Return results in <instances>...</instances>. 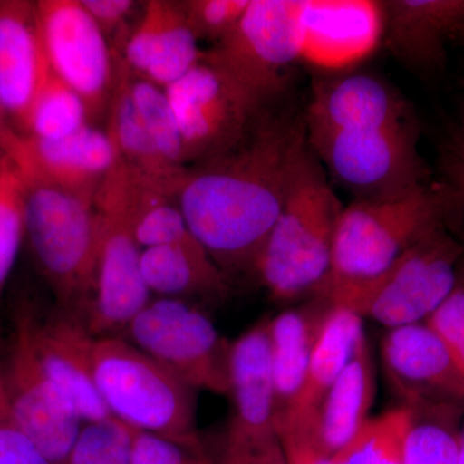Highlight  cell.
<instances>
[{
	"label": "cell",
	"mask_w": 464,
	"mask_h": 464,
	"mask_svg": "<svg viewBox=\"0 0 464 464\" xmlns=\"http://www.w3.org/2000/svg\"><path fill=\"white\" fill-rule=\"evenodd\" d=\"M306 141L304 116H266L239 146L188 169L177 203L192 235L225 274L252 270Z\"/></svg>",
	"instance_id": "6da1fadb"
},
{
	"label": "cell",
	"mask_w": 464,
	"mask_h": 464,
	"mask_svg": "<svg viewBox=\"0 0 464 464\" xmlns=\"http://www.w3.org/2000/svg\"><path fill=\"white\" fill-rule=\"evenodd\" d=\"M343 204L308 140L293 167L282 210L252 271L275 301L315 295L331 271Z\"/></svg>",
	"instance_id": "7a4b0ae2"
},
{
	"label": "cell",
	"mask_w": 464,
	"mask_h": 464,
	"mask_svg": "<svg viewBox=\"0 0 464 464\" xmlns=\"http://www.w3.org/2000/svg\"><path fill=\"white\" fill-rule=\"evenodd\" d=\"M8 132V130H7ZM23 181L25 237L58 306L83 319L96 271L97 227L93 199L42 176L7 140Z\"/></svg>",
	"instance_id": "3957f363"
},
{
	"label": "cell",
	"mask_w": 464,
	"mask_h": 464,
	"mask_svg": "<svg viewBox=\"0 0 464 464\" xmlns=\"http://www.w3.org/2000/svg\"><path fill=\"white\" fill-rule=\"evenodd\" d=\"M456 210V192L445 181L430 182L399 197L344 206L331 271L315 295L377 276L429 232L451 224Z\"/></svg>",
	"instance_id": "277c9868"
},
{
	"label": "cell",
	"mask_w": 464,
	"mask_h": 464,
	"mask_svg": "<svg viewBox=\"0 0 464 464\" xmlns=\"http://www.w3.org/2000/svg\"><path fill=\"white\" fill-rule=\"evenodd\" d=\"M92 373L103 404L116 420L136 431L204 451L197 430L195 390L130 341L121 335L94 338Z\"/></svg>",
	"instance_id": "5b68a950"
},
{
	"label": "cell",
	"mask_w": 464,
	"mask_h": 464,
	"mask_svg": "<svg viewBox=\"0 0 464 464\" xmlns=\"http://www.w3.org/2000/svg\"><path fill=\"white\" fill-rule=\"evenodd\" d=\"M464 265V241L442 225L417 241L377 276L325 290L326 299L360 319L387 329L424 323L457 285Z\"/></svg>",
	"instance_id": "8992f818"
},
{
	"label": "cell",
	"mask_w": 464,
	"mask_h": 464,
	"mask_svg": "<svg viewBox=\"0 0 464 464\" xmlns=\"http://www.w3.org/2000/svg\"><path fill=\"white\" fill-rule=\"evenodd\" d=\"M93 207L96 271L83 322L93 337H116L151 301L134 235L132 173L121 159L101 183Z\"/></svg>",
	"instance_id": "52a82bcc"
},
{
	"label": "cell",
	"mask_w": 464,
	"mask_h": 464,
	"mask_svg": "<svg viewBox=\"0 0 464 464\" xmlns=\"http://www.w3.org/2000/svg\"><path fill=\"white\" fill-rule=\"evenodd\" d=\"M306 7L302 0H250L234 32L204 60L267 105L285 91L290 67L306 50Z\"/></svg>",
	"instance_id": "ba28073f"
},
{
	"label": "cell",
	"mask_w": 464,
	"mask_h": 464,
	"mask_svg": "<svg viewBox=\"0 0 464 464\" xmlns=\"http://www.w3.org/2000/svg\"><path fill=\"white\" fill-rule=\"evenodd\" d=\"M328 174L353 200L387 199L432 182L418 150L414 121L380 128L307 134Z\"/></svg>",
	"instance_id": "9c48e42d"
},
{
	"label": "cell",
	"mask_w": 464,
	"mask_h": 464,
	"mask_svg": "<svg viewBox=\"0 0 464 464\" xmlns=\"http://www.w3.org/2000/svg\"><path fill=\"white\" fill-rule=\"evenodd\" d=\"M124 333L125 340L195 391L227 395L231 343L199 308L182 299L158 298L149 302Z\"/></svg>",
	"instance_id": "30bf717a"
},
{
	"label": "cell",
	"mask_w": 464,
	"mask_h": 464,
	"mask_svg": "<svg viewBox=\"0 0 464 464\" xmlns=\"http://www.w3.org/2000/svg\"><path fill=\"white\" fill-rule=\"evenodd\" d=\"M166 92L179 121L186 166L206 163L239 146L265 108L206 60Z\"/></svg>",
	"instance_id": "8fae6325"
},
{
	"label": "cell",
	"mask_w": 464,
	"mask_h": 464,
	"mask_svg": "<svg viewBox=\"0 0 464 464\" xmlns=\"http://www.w3.org/2000/svg\"><path fill=\"white\" fill-rule=\"evenodd\" d=\"M39 24L52 72L83 99L90 121L108 115L115 56L81 0H41Z\"/></svg>",
	"instance_id": "7c38bea8"
},
{
	"label": "cell",
	"mask_w": 464,
	"mask_h": 464,
	"mask_svg": "<svg viewBox=\"0 0 464 464\" xmlns=\"http://www.w3.org/2000/svg\"><path fill=\"white\" fill-rule=\"evenodd\" d=\"M384 375L408 408H464L462 366L426 322L387 329L381 342Z\"/></svg>",
	"instance_id": "4fadbf2b"
},
{
	"label": "cell",
	"mask_w": 464,
	"mask_h": 464,
	"mask_svg": "<svg viewBox=\"0 0 464 464\" xmlns=\"http://www.w3.org/2000/svg\"><path fill=\"white\" fill-rule=\"evenodd\" d=\"M12 420L53 464H65L83 420L42 371L20 324L5 375Z\"/></svg>",
	"instance_id": "5bb4252c"
},
{
	"label": "cell",
	"mask_w": 464,
	"mask_h": 464,
	"mask_svg": "<svg viewBox=\"0 0 464 464\" xmlns=\"http://www.w3.org/2000/svg\"><path fill=\"white\" fill-rule=\"evenodd\" d=\"M17 324L25 331L48 380L74 406L83 423L112 417L103 404L92 373L94 338L81 316L60 310L47 317L24 314Z\"/></svg>",
	"instance_id": "9a60e30c"
},
{
	"label": "cell",
	"mask_w": 464,
	"mask_h": 464,
	"mask_svg": "<svg viewBox=\"0 0 464 464\" xmlns=\"http://www.w3.org/2000/svg\"><path fill=\"white\" fill-rule=\"evenodd\" d=\"M115 52L134 75L164 90L206 56L181 2L169 0L146 2L139 23Z\"/></svg>",
	"instance_id": "2e32d148"
},
{
	"label": "cell",
	"mask_w": 464,
	"mask_h": 464,
	"mask_svg": "<svg viewBox=\"0 0 464 464\" xmlns=\"http://www.w3.org/2000/svg\"><path fill=\"white\" fill-rule=\"evenodd\" d=\"M227 395L231 398L232 413L225 442L248 444L277 438L267 320L232 342Z\"/></svg>",
	"instance_id": "e0dca14e"
},
{
	"label": "cell",
	"mask_w": 464,
	"mask_h": 464,
	"mask_svg": "<svg viewBox=\"0 0 464 464\" xmlns=\"http://www.w3.org/2000/svg\"><path fill=\"white\" fill-rule=\"evenodd\" d=\"M48 72L36 2L0 0V103L16 132L25 134Z\"/></svg>",
	"instance_id": "ac0fdd59"
},
{
	"label": "cell",
	"mask_w": 464,
	"mask_h": 464,
	"mask_svg": "<svg viewBox=\"0 0 464 464\" xmlns=\"http://www.w3.org/2000/svg\"><path fill=\"white\" fill-rule=\"evenodd\" d=\"M307 134L353 132L395 127L413 121L399 92L365 72L319 82L304 115Z\"/></svg>",
	"instance_id": "d6986e66"
},
{
	"label": "cell",
	"mask_w": 464,
	"mask_h": 464,
	"mask_svg": "<svg viewBox=\"0 0 464 464\" xmlns=\"http://www.w3.org/2000/svg\"><path fill=\"white\" fill-rule=\"evenodd\" d=\"M380 8L395 56L424 78L441 74L449 43L464 32V0H389Z\"/></svg>",
	"instance_id": "ffe728a7"
},
{
	"label": "cell",
	"mask_w": 464,
	"mask_h": 464,
	"mask_svg": "<svg viewBox=\"0 0 464 464\" xmlns=\"http://www.w3.org/2000/svg\"><path fill=\"white\" fill-rule=\"evenodd\" d=\"M7 140L45 179L90 199H94L119 160L108 132L91 124L54 141L33 139L9 128Z\"/></svg>",
	"instance_id": "44dd1931"
},
{
	"label": "cell",
	"mask_w": 464,
	"mask_h": 464,
	"mask_svg": "<svg viewBox=\"0 0 464 464\" xmlns=\"http://www.w3.org/2000/svg\"><path fill=\"white\" fill-rule=\"evenodd\" d=\"M375 391L374 359L364 332L314 420L311 432L326 457L332 459L371 420L369 411L373 406Z\"/></svg>",
	"instance_id": "7402d4cb"
},
{
	"label": "cell",
	"mask_w": 464,
	"mask_h": 464,
	"mask_svg": "<svg viewBox=\"0 0 464 464\" xmlns=\"http://www.w3.org/2000/svg\"><path fill=\"white\" fill-rule=\"evenodd\" d=\"M364 332L359 316L346 308L332 304L314 348L304 383L285 413L277 420L276 432L280 429L313 430L317 409L343 371L357 340Z\"/></svg>",
	"instance_id": "603a6c76"
},
{
	"label": "cell",
	"mask_w": 464,
	"mask_h": 464,
	"mask_svg": "<svg viewBox=\"0 0 464 464\" xmlns=\"http://www.w3.org/2000/svg\"><path fill=\"white\" fill-rule=\"evenodd\" d=\"M331 307L326 299L313 297L304 306L289 308L273 319H267L276 423L304 383L314 348Z\"/></svg>",
	"instance_id": "cb8c5ba5"
},
{
	"label": "cell",
	"mask_w": 464,
	"mask_h": 464,
	"mask_svg": "<svg viewBox=\"0 0 464 464\" xmlns=\"http://www.w3.org/2000/svg\"><path fill=\"white\" fill-rule=\"evenodd\" d=\"M114 56L115 84L106 132L125 166L176 198L188 168L173 166L155 145L134 105L130 90V70L115 51Z\"/></svg>",
	"instance_id": "d4e9b609"
},
{
	"label": "cell",
	"mask_w": 464,
	"mask_h": 464,
	"mask_svg": "<svg viewBox=\"0 0 464 464\" xmlns=\"http://www.w3.org/2000/svg\"><path fill=\"white\" fill-rule=\"evenodd\" d=\"M141 273L150 293L160 298L219 295L227 283L226 274L203 249L158 246L142 249Z\"/></svg>",
	"instance_id": "484cf974"
},
{
	"label": "cell",
	"mask_w": 464,
	"mask_h": 464,
	"mask_svg": "<svg viewBox=\"0 0 464 464\" xmlns=\"http://www.w3.org/2000/svg\"><path fill=\"white\" fill-rule=\"evenodd\" d=\"M411 411L402 464H458L464 408L422 405Z\"/></svg>",
	"instance_id": "4316f807"
},
{
	"label": "cell",
	"mask_w": 464,
	"mask_h": 464,
	"mask_svg": "<svg viewBox=\"0 0 464 464\" xmlns=\"http://www.w3.org/2000/svg\"><path fill=\"white\" fill-rule=\"evenodd\" d=\"M90 125L83 99L50 67L34 101L25 136L44 141L66 139Z\"/></svg>",
	"instance_id": "83f0119b"
},
{
	"label": "cell",
	"mask_w": 464,
	"mask_h": 464,
	"mask_svg": "<svg viewBox=\"0 0 464 464\" xmlns=\"http://www.w3.org/2000/svg\"><path fill=\"white\" fill-rule=\"evenodd\" d=\"M411 414V408L401 405L371 418L356 438L332 458L331 464H402Z\"/></svg>",
	"instance_id": "f1b7e54d"
},
{
	"label": "cell",
	"mask_w": 464,
	"mask_h": 464,
	"mask_svg": "<svg viewBox=\"0 0 464 464\" xmlns=\"http://www.w3.org/2000/svg\"><path fill=\"white\" fill-rule=\"evenodd\" d=\"M130 90L140 118L163 157L173 166L188 168L179 121L166 90L134 75L130 70Z\"/></svg>",
	"instance_id": "f546056e"
},
{
	"label": "cell",
	"mask_w": 464,
	"mask_h": 464,
	"mask_svg": "<svg viewBox=\"0 0 464 464\" xmlns=\"http://www.w3.org/2000/svg\"><path fill=\"white\" fill-rule=\"evenodd\" d=\"M25 237L23 181L14 158H0V295Z\"/></svg>",
	"instance_id": "4dcf8cb0"
},
{
	"label": "cell",
	"mask_w": 464,
	"mask_h": 464,
	"mask_svg": "<svg viewBox=\"0 0 464 464\" xmlns=\"http://www.w3.org/2000/svg\"><path fill=\"white\" fill-rule=\"evenodd\" d=\"M133 429L114 417L83 423L65 464H132Z\"/></svg>",
	"instance_id": "1f68e13d"
},
{
	"label": "cell",
	"mask_w": 464,
	"mask_h": 464,
	"mask_svg": "<svg viewBox=\"0 0 464 464\" xmlns=\"http://www.w3.org/2000/svg\"><path fill=\"white\" fill-rule=\"evenodd\" d=\"M250 0H188L181 2L188 23L199 41L213 45L227 38L240 23Z\"/></svg>",
	"instance_id": "d6a6232c"
},
{
	"label": "cell",
	"mask_w": 464,
	"mask_h": 464,
	"mask_svg": "<svg viewBox=\"0 0 464 464\" xmlns=\"http://www.w3.org/2000/svg\"><path fill=\"white\" fill-rule=\"evenodd\" d=\"M132 464H217L206 451L133 430Z\"/></svg>",
	"instance_id": "836d02e7"
},
{
	"label": "cell",
	"mask_w": 464,
	"mask_h": 464,
	"mask_svg": "<svg viewBox=\"0 0 464 464\" xmlns=\"http://www.w3.org/2000/svg\"><path fill=\"white\" fill-rule=\"evenodd\" d=\"M426 323L450 348L464 371V265L457 285Z\"/></svg>",
	"instance_id": "e575fe53"
},
{
	"label": "cell",
	"mask_w": 464,
	"mask_h": 464,
	"mask_svg": "<svg viewBox=\"0 0 464 464\" xmlns=\"http://www.w3.org/2000/svg\"><path fill=\"white\" fill-rule=\"evenodd\" d=\"M0 464H53L18 429L11 411L0 415Z\"/></svg>",
	"instance_id": "d590c367"
},
{
	"label": "cell",
	"mask_w": 464,
	"mask_h": 464,
	"mask_svg": "<svg viewBox=\"0 0 464 464\" xmlns=\"http://www.w3.org/2000/svg\"><path fill=\"white\" fill-rule=\"evenodd\" d=\"M85 11L93 18L106 38H115L119 42L125 41L128 18L132 14L137 3L132 0H81Z\"/></svg>",
	"instance_id": "8d00e7d4"
},
{
	"label": "cell",
	"mask_w": 464,
	"mask_h": 464,
	"mask_svg": "<svg viewBox=\"0 0 464 464\" xmlns=\"http://www.w3.org/2000/svg\"><path fill=\"white\" fill-rule=\"evenodd\" d=\"M217 464H288L279 438L249 444L225 442L224 453Z\"/></svg>",
	"instance_id": "74e56055"
},
{
	"label": "cell",
	"mask_w": 464,
	"mask_h": 464,
	"mask_svg": "<svg viewBox=\"0 0 464 464\" xmlns=\"http://www.w3.org/2000/svg\"><path fill=\"white\" fill-rule=\"evenodd\" d=\"M441 172L444 174V181L457 195V212L453 222H460L463 232H458V235L464 241V159L448 146L442 151Z\"/></svg>",
	"instance_id": "f35d334b"
},
{
	"label": "cell",
	"mask_w": 464,
	"mask_h": 464,
	"mask_svg": "<svg viewBox=\"0 0 464 464\" xmlns=\"http://www.w3.org/2000/svg\"><path fill=\"white\" fill-rule=\"evenodd\" d=\"M447 146L464 159V87L459 101V121H458L457 130H454L453 137Z\"/></svg>",
	"instance_id": "ab89813d"
},
{
	"label": "cell",
	"mask_w": 464,
	"mask_h": 464,
	"mask_svg": "<svg viewBox=\"0 0 464 464\" xmlns=\"http://www.w3.org/2000/svg\"><path fill=\"white\" fill-rule=\"evenodd\" d=\"M9 413L7 389H5V377L0 374V415Z\"/></svg>",
	"instance_id": "60d3db41"
},
{
	"label": "cell",
	"mask_w": 464,
	"mask_h": 464,
	"mask_svg": "<svg viewBox=\"0 0 464 464\" xmlns=\"http://www.w3.org/2000/svg\"><path fill=\"white\" fill-rule=\"evenodd\" d=\"M5 110H3L2 103H0V158L5 154V149H3V140H5V134L8 130V124L5 121Z\"/></svg>",
	"instance_id": "b9f144b4"
},
{
	"label": "cell",
	"mask_w": 464,
	"mask_h": 464,
	"mask_svg": "<svg viewBox=\"0 0 464 464\" xmlns=\"http://www.w3.org/2000/svg\"><path fill=\"white\" fill-rule=\"evenodd\" d=\"M458 464H464V413L462 420V430H460L459 457H458Z\"/></svg>",
	"instance_id": "7bdbcfd3"
}]
</instances>
